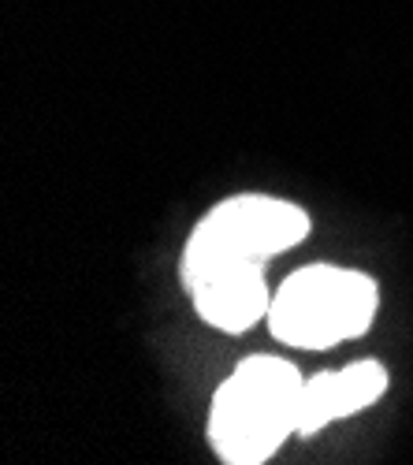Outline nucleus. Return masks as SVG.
<instances>
[{
    "label": "nucleus",
    "mask_w": 413,
    "mask_h": 465,
    "mask_svg": "<svg viewBox=\"0 0 413 465\" xmlns=\"http://www.w3.org/2000/svg\"><path fill=\"white\" fill-rule=\"evenodd\" d=\"M302 376L283 358H246L209 410V443L228 465L269 461L287 436H298Z\"/></svg>",
    "instance_id": "obj_1"
},
{
    "label": "nucleus",
    "mask_w": 413,
    "mask_h": 465,
    "mask_svg": "<svg viewBox=\"0 0 413 465\" xmlns=\"http://www.w3.org/2000/svg\"><path fill=\"white\" fill-rule=\"evenodd\" d=\"M310 235V213L287 198L235 193L205 213L182 250V287L223 268L265 264L269 257L298 246Z\"/></svg>",
    "instance_id": "obj_2"
},
{
    "label": "nucleus",
    "mask_w": 413,
    "mask_h": 465,
    "mask_svg": "<svg viewBox=\"0 0 413 465\" xmlns=\"http://www.w3.org/2000/svg\"><path fill=\"white\" fill-rule=\"evenodd\" d=\"M377 283L365 272L335 264H310L276 291L269 331L302 351H324L343 339H358L377 317Z\"/></svg>",
    "instance_id": "obj_3"
},
{
    "label": "nucleus",
    "mask_w": 413,
    "mask_h": 465,
    "mask_svg": "<svg viewBox=\"0 0 413 465\" xmlns=\"http://www.w3.org/2000/svg\"><path fill=\"white\" fill-rule=\"evenodd\" d=\"M388 391V369L380 361H358L339 372H317L302 383V406H298V436H317L331 420L361 413Z\"/></svg>",
    "instance_id": "obj_4"
},
{
    "label": "nucleus",
    "mask_w": 413,
    "mask_h": 465,
    "mask_svg": "<svg viewBox=\"0 0 413 465\" xmlns=\"http://www.w3.org/2000/svg\"><path fill=\"white\" fill-rule=\"evenodd\" d=\"M194 298L198 317L216 328V331H250L253 324L269 321V287H265V272L261 264H246V268H223V272H212L198 283L186 287Z\"/></svg>",
    "instance_id": "obj_5"
}]
</instances>
